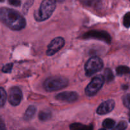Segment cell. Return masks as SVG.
Segmentation results:
<instances>
[{"label":"cell","instance_id":"6da1fadb","mask_svg":"<svg viewBox=\"0 0 130 130\" xmlns=\"http://www.w3.org/2000/svg\"><path fill=\"white\" fill-rule=\"evenodd\" d=\"M0 21L13 30H20L26 25L25 19L19 11L8 8H0Z\"/></svg>","mask_w":130,"mask_h":130},{"label":"cell","instance_id":"7a4b0ae2","mask_svg":"<svg viewBox=\"0 0 130 130\" xmlns=\"http://www.w3.org/2000/svg\"><path fill=\"white\" fill-rule=\"evenodd\" d=\"M56 8V0H43L40 7L34 13L37 21L42 22L49 19Z\"/></svg>","mask_w":130,"mask_h":130},{"label":"cell","instance_id":"3957f363","mask_svg":"<svg viewBox=\"0 0 130 130\" xmlns=\"http://www.w3.org/2000/svg\"><path fill=\"white\" fill-rule=\"evenodd\" d=\"M68 84L69 81L66 77L61 76H53L47 78L43 85L47 91H54L64 88Z\"/></svg>","mask_w":130,"mask_h":130},{"label":"cell","instance_id":"277c9868","mask_svg":"<svg viewBox=\"0 0 130 130\" xmlns=\"http://www.w3.org/2000/svg\"><path fill=\"white\" fill-rule=\"evenodd\" d=\"M104 67V63L100 58L92 57L86 62L85 66V73L87 76H91L101 71Z\"/></svg>","mask_w":130,"mask_h":130},{"label":"cell","instance_id":"5b68a950","mask_svg":"<svg viewBox=\"0 0 130 130\" xmlns=\"http://www.w3.org/2000/svg\"><path fill=\"white\" fill-rule=\"evenodd\" d=\"M104 79L102 75H98L93 78L85 88V94L88 96H92L98 93L104 85Z\"/></svg>","mask_w":130,"mask_h":130},{"label":"cell","instance_id":"8992f818","mask_svg":"<svg viewBox=\"0 0 130 130\" xmlns=\"http://www.w3.org/2000/svg\"><path fill=\"white\" fill-rule=\"evenodd\" d=\"M84 39H95L103 41L107 44L111 43V36L105 30H92L87 32L83 36Z\"/></svg>","mask_w":130,"mask_h":130},{"label":"cell","instance_id":"52a82bcc","mask_svg":"<svg viewBox=\"0 0 130 130\" xmlns=\"http://www.w3.org/2000/svg\"><path fill=\"white\" fill-rule=\"evenodd\" d=\"M65 44V40L62 37H57L53 39L49 45L46 51V55L48 56H52L60 50Z\"/></svg>","mask_w":130,"mask_h":130},{"label":"cell","instance_id":"ba28073f","mask_svg":"<svg viewBox=\"0 0 130 130\" xmlns=\"http://www.w3.org/2000/svg\"><path fill=\"white\" fill-rule=\"evenodd\" d=\"M22 99V92L17 86H13L9 91L8 100L13 106H17L21 102Z\"/></svg>","mask_w":130,"mask_h":130},{"label":"cell","instance_id":"9c48e42d","mask_svg":"<svg viewBox=\"0 0 130 130\" xmlns=\"http://www.w3.org/2000/svg\"><path fill=\"white\" fill-rule=\"evenodd\" d=\"M78 98V95L77 93L74 91H65V92L57 94L55 96V99L57 100L69 103L74 102L77 101Z\"/></svg>","mask_w":130,"mask_h":130},{"label":"cell","instance_id":"30bf717a","mask_svg":"<svg viewBox=\"0 0 130 130\" xmlns=\"http://www.w3.org/2000/svg\"><path fill=\"white\" fill-rule=\"evenodd\" d=\"M115 107V102L113 100H109L102 103L96 110V113L99 115H105L112 111Z\"/></svg>","mask_w":130,"mask_h":130},{"label":"cell","instance_id":"8fae6325","mask_svg":"<svg viewBox=\"0 0 130 130\" xmlns=\"http://www.w3.org/2000/svg\"><path fill=\"white\" fill-rule=\"evenodd\" d=\"M36 112V107L34 105H30L25 110L24 115V119L25 121H29L33 118Z\"/></svg>","mask_w":130,"mask_h":130},{"label":"cell","instance_id":"7c38bea8","mask_svg":"<svg viewBox=\"0 0 130 130\" xmlns=\"http://www.w3.org/2000/svg\"><path fill=\"white\" fill-rule=\"evenodd\" d=\"M71 130H93L92 125H84L81 123H73L70 126Z\"/></svg>","mask_w":130,"mask_h":130},{"label":"cell","instance_id":"4fadbf2b","mask_svg":"<svg viewBox=\"0 0 130 130\" xmlns=\"http://www.w3.org/2000/svg\"><path fill=\"white\" fill-rule=\"evenodd\" d=\"M38 118L42 121H46L52 118V112L50 110H41L38 114Z\"/></svg>","mask_w":130,"mask_h":130},{"label":"cell","instance_id":"5bb4252c","mask_svg":"<svg viewBox=\"0 0 130 130\" xmlns=\"http://www.w3.org/2000/svg\"><path fill=\"white\" fill-rule=\"evenodd\" d=\"M102 76L104 79V81H106V82L107 83L111 82V81H112L114 79V76L112 71H111V69L108 68L105 70L104 73V76Z\"/></svg>","mask_w":130,"mask_h":130},{"label":"cell","instance_id":"9a60e30c","mask_svg":"<svg viewBox=\"0 0 130 130\" xmlns=\"http://www.w3.org/2000/svg\"><path fill=\"white\" fill-rule=\"evenodd\" d=\"M116 73L119 76L128 74L130 73V69L127 66H119L116 68Z\"/></svg>","mask_w":130,"mask_h":130},{"label":"cell","instance_id":"2e32d148","mask_svg":"<svg viewBox=\"0 0 130 130\" xmlns=\"http://www.w3.org/2000/svg\"><path fill=\"white\" fill-rule=\"evenodd\" d=\"M103 126L107 129H111L114 127L116 124L115 121L112 119H106L103 122Z\"/></svg>","mask_w":130,"mask_h":130},{"label":"cell","instance_id":"e0dca14e","mask_svg":"<svg viewBox=\"0 0 130 130\" xmlns=\"http://www.w3.org/2000/svg\"><path fill=\"white\" fill-rule=\"evenodd\" d=\"M6 98H7V95L6 91L3 88H0V106L5 105Z\"/></svg>","mask_w":130,"mask_h":130},{"label":"cell","instance_id":"ac0fdd59","mask_svg":"<svg viewBox=\"0 0 130 130\" xmlns=\"http://www.w3.org/2000/svg\"><path fill=\"white\" fill-rule=\"evenodd\" d=\"M127 126L128 124L126 122L124 121H121L117 124L116 126L114 127L112 130H125L127 128Z\"/></svg>","mask_w":130,"mask_h":130},{"label":"cell","instance_id":"d6986e66","mask_svg":"<svg viewBox=\"0 0 130 130\" xmlns=\"http://www.w3.org/2000/svg\"><path fill=\"white\" fill-rule=\"evenodd\" d=\"M123 25L125 27H130V11L126 13L123 17Z\"/></svg>","mask_w":130,"mask_h":130},{"label":"cell","instance_id":"ffe728a7","mask_svg":"<svg viewBox=\"0 0 130 130\" xmlns=\"http://www.w3.org/2000/svg\"><path fill=\"white\" fill-rule=\"evenodd\" d=\"M33 3H34V0H27V1L25 2V3L24 4V6H23V9H22V11L24 14L27 13L28 10H29V9L30 8V6L33 5Z\"/></svg>","mask_w":130,"mask_h":130},{"label":"cell","instance_id":"44dd1931","mask_svg":"<svg viewBox=\"0 0 130 130\" xmlns=\"http://www.w3.org/2000/svg\"><path fill=\"white\" fill-rule=\"evenodd\" d=\"M123 102L124 106L130 110V93L126 94L123 97Z\"/></svg>","mask_w":130,"mask_h":130},{"label":"cell","instance_id":"7402d4cb","mask_svg":"<svg viewBox=\"0 0 130 130\" xmlns=\"http://www.w3.org/2000/svg\"><path fill=\"white\" fill-rule=\"evenodd\" d=\"M13 68V63H9L4 66L2 68V71L5 73H10Z\"/></svg>","mask_w":130,"mask_h":130},{"label":"cell","instance_id":"603a6c76","mask_svg":"<svg viewBox=\"0 0 130 130\" xmlns=\"http://www.w3.org/2000/svg\"><path fill=\"white\" fill-rule=\"evenodd\" d=\"M8 1L10 5L14 6H20L21 5L20 0H8Z\"/></svg>","mask_w":130,"mask_h":130},{"label":"cell","instance_id":"cb8c5ba5","mask_svg":"<svg viewBox=\"0 0 130 130\" xmlns=\"http://www.w3.org/2000/svg\"><path fill=\"white\" fill-rule=\"evenodd\" d=\"M0 130H6L5 122L3 121V120L1 118H0Z\"/></svg>","mask_w":130,"mask_h":130},{"label":"cell","instance_id":"d4e9b609","mask_svg":"<svg viewBox=\"0 0 130 130\" xmlns=\"http://www.w3.org/2000/svg\"><path fill=\"white\" fill-rule=\"evenodd\" d=\"M56 1H58V2H63V1H64V0H56Z\"/></svg>","mask_w":130,"mask_h":130},{"label":"cell","instance_id":"484cf974","mask_svg":"<svg viewBox=\"0 0 130 130\" xmlns=\"http://www.w3.org/2000/svg\"><path fill=\"white\" fill-rule=\"evenodd\" d=\"M128 88V86H123V88H124V89H127Z\"/></svg>","mask_w":130,"mask_h":130},{"label":"cell","instance_id":"4316f807","mask_svg":"<svg viewBox=\"0 0 130 130\" xmlns=\"http://www.w3.org/2000/svg\"><path fill=\"white\" fill-rule=\"evenodd\" d=\"M129 123H130V112H129Z\"/></svg>","mask_w":130,"mask_h":130},{"label":"cell","instance_id":"83f0119b","mask_svg":"<svg viewBox=\"0 0 130 130\" xmlns=\"http://www.w3.org/2000/svg\"><path fill=\"white\" fill-rule=\"evenodd\" d=\"M4 1H5V0H0V2H3Z\"/></svg>","mask_w":130,"mask_h":130},{"label":"cell","instance_id":"f1b7e54d","mask_svg":"<svg viewBox=\"0 0 130 130\" xmlns=\"http://www.w3.org/2000/svg\"><path fill=\"white\" fill-rule=\"evenodd\" d=\"M99 130H106L105 129H104V128H103V129H100Z\"/></svg>","mask_w":130,"mask_h":130}]
</instances>
